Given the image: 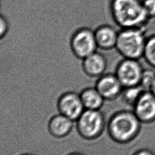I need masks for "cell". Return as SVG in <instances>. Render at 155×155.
I'll return each mask as SVG.
<instances>
[{"mask_svg": "<svg viewBox=\"0 0 155 155\" xmlns=\"http://www.w3.org/2000/svg\"><path fill=\"white\" fill-rule=\"evenodd\" d=\"M76 122L78 134L86 140L98 138L105 128V117L100 110L85 109Z\"/></svg>", "mask_w": 155, "mask_h": 155, "instance_id": "277c9868", "label": "cell"}, {"mask_svg": "<svg viewBox=\"0 0 155 155\" xmlns=\"http://www.w3.org/2000/svg\"><path fill=\"white\" fill-rule=\"evenodd\" d=\"M97 47L103 50H110L116 47L119 31L108 24L98 26L94 30Z\"/></svg>", "mask_w": 155, "mask_h": 155, "instance_id": "8fae6325", "label": "cell"}, {"mask_svg": "<svg viewBox=\"0 0 155 155\" xmlns=\"http://www.w3.org/2000/svg\"><path fill=\"white\" fill-rule=\"evenodd\" d=\"M143 57L150 65L155 67V36L147 39Z\"/></svg>", "mask_w": 155, "mask_h": 155, "instance_id": "9a60e30c", "label": "cell"}, {"mask_svg": "<svg viewBox=\"0 0 155 155\" xmlns=\"http://www.w3.org/2000/svg\"><path fill=\"white\" fill-rule=\"evenodd\" d=\"M70 45L73 54L82 60L96 51L98 48L94 31L88 27L77 29L71 36Z\"/></svg>", "mask_w": 155, "mask_h": 155, "instance_id": "5b68a950", "label": "cell"}, {"mask_svg": "<svg viewBox=\"0 0 155 155\" xmlns=\"http://www.w3.org/2000/svg\"><path fill=\"white\" fill-rule=\"evenodd\" d=\"M143 5L149 16H155V0H142Z\"/></svg>", "mask_w": 155, "mask_h": 155, "instance_id": "e0dca14e", "label": "cell"}, {"mask_svg": "<svg viewBox=\"0 0 155 155\" xmlns=\"http://www.w3.org/2000/svg\"><path fill=\"white\" fill-rule=\"evenodd\" d=\"M146 41L140 28H120L115 48L124 58L139 59L143 55Z\"/></svg>", "mask_w": 155, "mask_h": 155, "instance_id": "3957f363", "label": "cell"}, {"mask_svg": "<svg viewBox=\"0 0 155 155\" xmlns=\"http://www.w3.org/2000/svg\"><path fill=\"white\" fill-rule=\"evenodd\" d=\"M21 155H34L33 154H30V153H25V154H22Z\"/></svg>", "mask_w": 155, "mask_h": 155, "instance_id": "7402d4cb", "label": "cell"}, {"mask_svg": "<svg viewBox=\"0 0 155 155\" xmlns=\"http://www.w3.org/2000/svg\"><path fill=\"white\" fill-rule=\"evenodd\" d=\"M143 91H145L140 85L124 87L120 97L124 102L130 107L133 110L136 102Z\"/></svg>", "mask_w": 155, "mask_h": 155, "instance_id": "5bb4252c", "label": "cell"}, {"mask_svg": "<svg viewBox=\"0 0 155 155\" xmlns=\"http://www.w3.org/2000/svg\"><path fill=\"white\" fill-rule=\"evenodd\" d=\"M107 67L105 57L95 51L82 59V67L84 73L91 78H99L104 74Z\"/></svg>", "mask_w": 155, "mask_h": 155, "instance_id": "30bf717a", "label": "cell"}, {"mask_svg": "<svg viewBox=\"0 0 155 155\" xmlns=\"http://www.w3.org/2000/svg\"><path fill=\"white\" fill-rule=\"evenodd\" d=\"M133 111L141 122H149L155 119V96L150 91L142 93L136 102Z\"/></svg>", "mask_w": 155, "mask_h": 155, "instance_id": "9c48e42d", "label": "cell"}, {"mask_svg": "<svg viewBox=\"0 0 155 155\" xmlns=\"http://www.w3.org/2000/svg\"><path fill=\"white\" fill-rule=\"evenodd\" d=\"M133 155H154L153 153L147 149H140L136 151Z\"/></svg>", "mask_w": 155, "mask_h": 155, "instance_id": "d6986e66", "label": "cell"}, {"mask_svg": "<svg viewBox=\"0 0 155 155\" xmlns=\"http://www.w3.org/2000/svg\"><path fill=\"white\" fill-rule=\"evenodd\" d=\"M150 91L155 96V79L151 85V90H150Z\"/></svg>", "mask_w": 155, "mask_h": 155, "instance_id": "ffe728a7", "label": "cell"}, {"mask_svg": "<svg viewBox=\"0 0 155 155\" xmlns=\"http://www.w3.org/2000/svg\"><path fill=\"white\" fill-rule=\"evenodd\" d=\"M110 11L120 28H140L149 18L141 0H110Z\"/></svg>", "mask_w": 155, "mask_h": 155, "instance_id": "6da1fadb", "label": "cell"}, {"mask_svg": "<svg viewBox=\"0 0 155 155\" xmlns=\"http://www.w3.org/2000/svg\"><path fill=\"white\" fill-rule=\"evenodd\" d=\"M154 79L155 71L148 67H143V72L139 85L145 91H150Z\"/></svg>", "mask_w": 155, "mask_h": 155, "instance_id": "2e32d148", "label": "cell"}, {"mask_svg": "<svg viewBox=\"0 0 155 155\" xmlns=\"http://www.w3.org/2000/svg\"><path fill=\"white\" fill-rule=\"evenodd\" d=\"M0 38L2 39L7 35L8 30V22L5 16L1 15L0 17Z\"/></svg>", "mask_w": 155, "mask_h": 155, "instance_id": "ac0fdd59", "label": "cell"}, {"mask_svg": "<svg viewBox=\"0 0 155 155\" xmlns=\"http://www.w3.org/2000/svg\"><path fill=\"white\" fill-rule=\"evenodd\" d=\"M143 67L139 59L124 58L117 64L115 74L124 87L139 85Z\"/></svg>", "mask_w": 155, "mask_h": 155, "instance_id": "8992f818", "label": "cell"}, {"mask_svg": "<svg viewBox=\"0 0 155 155\" xmlns=\"http://www.w3.org/2000/svg\"><path fill=\"white\" fill-rule=\"evenodd\" d=\"M95 88L105 100L113 101L120 96L124 87L115 73H104L97 78Z\"/></svg>", "mask_w": 155, "mask_h": 155, "instance_id": "ba28073f", "label": "cell"}, {"mask_svg": "<svg viewBox=\"0 0 155 155\" xmlns=\"http://www.w3.org/2000/svg\"><path fill=\"white\" fill-rule=\"evenodd\" d=\"M73 122L71 119L59 113L49 119L47 125L48 132L56 138H63L71 131Z\"/></svg>", "mask_w": 155, "mask_h": 155, "instance_id": "7c38bea8", "label": "cell"}, {"mask_svg": "<svg viewBox=\"0 0 155 155\" xmlns=\"http://www.w3.org/2000/svg\"><path fill=\"white\" fill-rule=\"evenodd\" d=\"M140 121L131 110L114 113L107 123L110 137L116 143L125 145L133 140L139 133Z\"/></svg>", "mask_w": 155, "mask_h": 155, "instance_id": "7a4b0ae2", "label": "cell"}, {"mask_svg": "<svg viewBox=\"0 0 155 155\" xmlns=\"http://www.w3.org/2000/svg\"><path fill=\"white\" fill-rule=\"evenodd\" d=\"M67 155H84V154L79 152H72L71 153H69Z\"/></svg>", "mask_w": 155, "mask_h": 155, "instance_id": "44dd1931", "label": "cell"}, {"mask_svg": "<svg viewBox=\"0 0 155 155\" xmlns=\"http://www.w3.org/2000/svg\"><path fill=\"white\" fill-rule=\"evenodd\" d=\"M85 109L98 110L103 106L105 99L94 87H87L79 93Z\"/></svg>", "mask_w": 155, "mask_h": 155, "instance_id": "4fadbf2b", "label": "cell"}, {"mask_svg": "<svg viewBox=\"0 0 155 155\" xmlns=\"http://www.w3.org/2000/svg\"><path fill=\"white\" fill-rule=\"evenodd\" d=\"M59 113L76 121L85 110L81 100L80 94L74 91L62 93L57 102Z\"/></svg>", "mask_w": 155, "mask_h": 155, "instance_id": "52a82bcc", "label": "cell"}]
</instances>
